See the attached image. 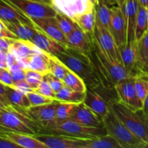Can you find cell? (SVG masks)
I'll list each match as a JSON object with an SVG mask.
<instances>
[{"label":"cell","instance_id":"cell-1","mask_svg":"<svg viewBox=\"0 0 148 148\" xmlns=\"http://www.w3.org/2000/svg\"><path fill=\"white\" fill-rule=\"evenodd\" d=\"M27 109L13 104L0 106L1 130L32 135L43 133V127L31 116Z\"/></svg>","mask_w":148,"mask_h":148},{"label":"cell","instance_id":"cell-2","mask_svg":"<svg viewBox=\"0 0 148 148\" xmlns=\"http://www.w3.org/2000/svg\"><path fill=\"white\" fill-rule=\"evenodd\" d=\"M56 57L70 70L79 75L85 81L88 88L96 89L102 87L89 52L69 46Z\"/></svg>","mask_w":148,"mask_h":148},{"label":"cell","instance_id":"cell-3","mask_svg":"<svg viewBox=\"0 0 148 148\" xmlns=\"http://www.w3.org/2000/svg\"><path fill=\"white\" fill-rule=\"evenodd\" d=\"M109 106L129 130L148 146V127L145 122L142 110L134 111L120 102L117 98L109 101Z\"/></svg>","mask_w":148,"mask_h":148},{"label":"cell","instance_id":"cell-4","mask_svg":"<svg viewBox=\"0 0 148 148\" xmlns=\"http://www.w3.org/2000/svg\"><path fill=\"white\" fill-rule=\"evenodd\" d=\"M43 133L62 134L72 137L90 139L98 138L107 134L104 127H90L70 119L63 121L55 120L43 128Z\"/></svg>","mask_w":148,"mask_h":148},{"label":"cell","instance_id":"cell-5","mask_svg":"<svg viewBox=\"0 0 148 148\" xmlns=\"http://www.w3.org/2000/svg\"><path fill=\"white\" fill-rule=\"evenodd\" d=\"M103 121L107 134L114 137L123 148H148L147 145L132 132L111 108L103 118Z\"/></svg>","mask_w":148,"mask_h":148},{"label":"cell","instance_id":"cell-6","mask_svg":"<svg viewBox=\"0 0 148 148\" xmlns=\"http://www.w3.org/2000/svg\"><path fill=\"white\" fill-rule=\"evenodd\" d=\"M92 49L98 56L104 69L111 77V79L115 84V86L119 82L134 77L124 67L122 64L114 62L106 54V53L101 49L100 45L98 44V41L94 37V34L92 38Z\"/></svg>","mask_w":148,"mask_h":148},{"label":"cell","instance_id":"cell-7","mask_svg":"<svg viewBox=\"0 0 148 148\" xmlns=\"http://www.w3.org/2000/svg\"><path fill=\"white\" fill-rule=\"evenodd\" d=\"M17 7L29 18L55 17L58 10L52 4L33 0H5Z\"/></svg>","mask_w":148,"mask_h":148},{"label":"cell","instance_id":"cell-8","mask_svg":"<svg viewBox=\"0 0 148 148\" xmlns=\"http://www.w3.org/2000/svg\"><path fill=\"white\" fill-rule=\"evenodd\" d=\"M35 137L48 148H83L84 145L90 139L54 133H40Z\"/></svg>","mask_w":148,"mask_h":148},{"label":"cell","instance_id":"cell-9","mask_svg":"<svg viewBox=\"0 0 148 148\" xmlns=\"http://www.w3.org/2000/svg\"><path fill=\"white\" fill-rule=\"evenodd\" d=\"M134 77H130L119 82L115 86L116 98L130 108L140 111L143 108V101L139 98L134 88Z\"/></svg>","mask_w":148,"mask_h":148},{"label":"cell","instance_id":"cell-10","mask_svg":"<svg viewBox=\"0 0 148 148\" xmlns=\"http://www.w3.org/2000/svg\"><path fill=\"white\" fill-rule=\"evenodd\" d=\"M94 37L101 49L113 61L122 64L119 46H117L111 31L108 28L101 25L96 24L94 30Z\"/></svg>","mask_w":148,"mask_h":148},{"label":"cell","instance_id":"cell-11","mask_svg":"<svg viewBox=\"0 0 148 148\" xmlns=\"http://www.w3.org/2000/svg\"><path fill=\"white\" fill-rule=\"evenodd\" d=\"M51 4L73 20L95 7L90 0H51Z\"/></svg>","mask_w":148,"mask_h":148},{"label":"cell","instance_id":"cell-12","mask_svg":"<svg viewBox=\"0 0 148 148\" xmlns=\"http://www.w3.org/2000/svg\"><path fill=\"white\" fill-rule=\"evenodd\" d=\"M121 61L124 67L135 77L142 72L139 64V53L137 40L127 42L126 44L119 47Z\"/></svg>","mask_w":148,"mask_h":148},{"label":"cell","instance_id":"cell-13","mask_svg":"<svg viewBox=\"0 0 148 148\" xmlns=\"http://www.w3.org/2000/svg\"><path fill=\"white\" fill-rule=\"evenodd\" d=\"M69 119L90 127H104L102 117L84 102L75 104Z\"/></svg>","mask_w":148,"mask_h":148},{"label":"cell","instance_id":"cell-14","mask_svg":"<svg viewBox=\"0 0 148 148\" xmlns=\"http://www.w3.org/2000/svg\"><path fill=\"white\" fill-rule=\"evenodd\" d=\"M35 27L46 35L59 41L64 46L69 47L66 36L62 31L55 17L32 18Z\"/></svg>","mask_w":148,"mask_h":148},{"label":"cell","instance_id":"cell-15","mask_svg":"<svg viewBox=\"0 0 148 148\" xmlns=\"http://www.w3.org/2000/svg\"><path fill=\"white\" fill-rule=\"evenodd\" d=\"M109 30L119 47L127 43V20L124 12L118 6L114 7Z\"/></svg>","mask_w":148,"mask_h":148},{"label":"cell","instance_id":"cell-16","mask_svg":"<svg viewBox=\"0 0 148 148\" xmlns=\"http://www.w3.org/2000/svg\"><path fill=\"white\" fill-rule=\"evenodd\" d=\"M30 41L33 42L42 51L51 56H58L64 52L67 48L38 29H37V31Z\"/></svg>","mask_w":148,"mask_h":148},{"label":"cell","instance_id":"cell-17","mask_svg":"<svg viewBox=\"0 0 148 148\" xmlns=\"http://www.w3.org/2000/svg\"><path fill=\"white\" fill-rule=\"evenodd\" d=\"M58 103L59 101L55 100L50 103L31 106L27 110L31 116L44 128L48 124L56 120V110Z\"/></svg>","mask_w":148,"mask_h":148},{"label":"cell","instance_id":"cell-18","mask_svg":"<svg viewBox=\"0 0 148 148\" xmlns=\"http://www.w3.org/2000/svg\"><path fill=\"white\" fill-rule=\"evenodd\" d=\"M83 102L102 118L110 111L108 101L96 89L88 88Z\"/></svg>","mask_w":148,"mask_h":148},{"label":"cell","instance_id":"cell-19","mask_svg":"<svg viewBox=\"0 0 148 148\" xmlns=\"http://www.w3.org/2000/svg\"><path fill=\"white\" fill-rule=\"evenodd\" d=\"M0 20L9 23H21L35 26L31 19L22 12L19 9L10 4L5 0H1Z\"/></svg>","mask_w":148,"mask_h":148},{"label":"cell","instance_id":"cell-20","mask_svg":"<svg viewBox=\"0 0 148 148\" xmlns=\"http://www.w3.org/2000/svg\"><path fill=\"white\" fill-rule=\"evenodd\" d=\"M139 5V0H127L124 7L121 8L125 14L127 20V42L136 40L135 27Z\"/></svg>","mask_w":148,"mask_h":148},{"label":"cell","instance_id":"cell-21","mask_svg":"<svg viewBox=\"0 0 148 148\" xmlns=\"http://www.w3.org/2000/svg\"><path fill=\"white\" fill-rule=\"evenodd\" d=\"M93 35H88L77 24L74 30L66 36L69 46L85 52H89L92 47Z\"/></svg>","mask_w":148,"mask_h":148},{"label":"cell","instance_id":"cell-22","mask_svg":"<svg viewBox=\"0 0 148 148\" xmlns=\"http://www.w3.org/2000/svg\"><path fill=\"white\" fill-rule=\"evenodd\" d=\"M1 134L5 135L9 138L12 139L14 143L18 144L21 147L23 148H48L47 146L43 143L38 140L35 135L25 134V133L17 132L13 131H7L1 130Z\"/></svg>","mask_w":148,"mask_h":148},{"label":"cell","instance_id":"cell-23","mask_svg":"<svg viewBox=\"0 0 148 148\" xmlns=\"http://www.w3.org/2000/svg\"><path fill=\"white\" fill-rule=\"evenodd\" d=\"M10 51L14 53L17 59H26L42 51L30 40L17 38L14 39L11 43Z\"/></svg>","mask_w":148,"mask_h":148},{"label":"cell","instance_id":"cell-24","mask_svg":"<svg viewBox=\"0 0 148 148\" xmlns=\"http://www.w3.org/2000/svg\"><path fill=\"white\" fill-rule=\"evenodd\" d=\"M114 7L109 0H98L95 5L96 24L104 26L109 30Z\"/></svg>","mask_w":148,"mask_h":148},{"label":"cell","instance_id":"cell-25","mask_svg":"<svg viewBox=\"0 0 148 148\" xmlns=\"http://www.w3.org/2000/svg\"><path fill=\"white\" fill-rule=\"evenodd\" d=\"M27 69L37 71L46 75L50 73L49 56L43 51L38 52L27 59Z\"/></svg>","mask_w":148,"mask_h":148},{"label":"cell","instance_id":"cell-26","mask_svg":"<svg viewBox=\"0 0 148 148\" xmlns=\"http://www.w3.org/2000/svg\"><path fill=\"white\" fill-rule=\"evenodd\" d=\"M3 22L5 24V25L18 37V38L23 39V40H30L37 31V29L36 28V27L30 25L21 23Z\"/></svg>","mask_w":148,"mask_h":148},{"label":"cell","instance_id":"cell-27","mask_svg":"<svg viewBox=\"0 0 148 148\" xmlns=\"http://www.w3.org/2000/svg\"><path fill=\"white\" fill-rule=\"evenodd\" d=\"M86 92H78L71 89L66 85L56 93V100L62 102L77 104L83 102Z\"/></svg>","mask_w":148,"mask_h":148},{"label":"cell","instance_id":"cell-28","mask_svg":"<svg viewBox=\"0 0 148 148\" xmlns=\"http://www.w3.org/2000/svg\"><path fill=\"white\" fill-rule=\"evenodd\" d=\"M77 24L84 32L88 35H93L96 25V12L95 7L92 10L83 13L75 19Z\"/></svg>","mask_w":148,"mask_h":148},{"label":"cell","instance_id":"cell-29","mask_svg":"<svg viewBox=\"0 0 148 148\" xmlns=\"http://www.w3.org/2000/svg\"><path fill=\"white\" fill-rule=\"evenodd\" d=\"M83 148H123L122 146L111 136L104 135L98 138L90 139Z\"/></svg>","mask_w":148,"mask_h":148},{"label":"cell","instance_id":"cell-30","mask_svg":"<svg viewBox=\"0 0 148 148\" xmlns=\"http://www.w3.org/2000/svg\"><path fill=\"white\" fill-rule=\"evenodd\" d=\"M148 30V19L147 8L142 5H139L137 21L135 27V39L139 40Z\"/></svg>","mask_w":148,"mask_h":148},{"label":"cell","instance_id":"cell-31","mask_svg":"<svg viewBox=\"0 0 148 148\" xmlns=\"http://www.w3.org/2000/svg\"><path fill=\"white\" fill-rule=\"evenodd\" d=\"M64 82L71 89L78 92H86L88 90L85 81L78 75L69 69L66 76L63 79Z\"/></svg>","mask_w":148,"mask_h":148},{"label":"cell","instance_id":"cell-32","mask_svg":"<svg viewBox=\"0 0 148 148\" xmlns=\"http://www.w3.org/2000/svg\"><path fill=\"white\" fill-rule=\"evenodd\" d=\"M134 88L139 98L144 103L148 95V74L141 72L134 77Z\"/></svg>","mask_w":148,"mask_h":148},{"label":"cell","instance_id":"cell-33","mask_svg":"<svg viewBox=\"0 0 148 148\" xmlns=\"http://www.w3.org/2000/svg\"><path fill=\"white\" fill-rule=\"evenodd\" d=\"M49 56L50 73L59 79H63L69 71V68L56 56H51V55Z\"/></svg>","mask_w":148,"mask_h":148},{"label":"cell","instance_id":"cell-34","mask_svg":"<svg viewBox=\"0 0 148 148\" xmlns=\"http://www.w3.org/2000/svg\"><path fill=\"white\" fill-rule=\"evenodd\" d=\"M55 18L59 24L60 29L66 36H67L77 25V23L73 19L61 12L58 11L57 14L55 16Z\"/></svg>","mask_w":148,"mask_h":148},{"label":"cell","instance_id":"cell-35","mask_svg":"<svg viewBox=\"0 0 148 148\" xmlns=\"http://www.w3.org/2000/svg\"><path fill=\"white\" fill-rule=\"evenodd\" d=\"M137 41L139 53V64L140 69L142 71V67L148 58V30L140 40Z\"/></svg>","mask_w":148,"mask_h":148},{"label":"cell","instance_id":"cell-36","mask_svg":"<svg viewBox=\"0 0 148 148\" xmlns=\"http://www.w3.org/2000/svg\"><path fill=\"white\" fill-rule=\"evenodd\" d=\"M75 105V104L70 103L59 101L56 110V120L63 121L69 119Z\"/></svg>","mask_w":148,"mask_h":148},{"label":"cell","instance_id":"cell-37","mask_svg":"<svg viewBox=\"0 0 148 148\" xmlns=\"http://www.w3.org/2000/svg\"><path fill=\"white\" fill-rule=\"evenodd\" d=\"M27 95L28 97L29 100H30L31 106H40L44 105V104L50 103L53 102V101L56 100L54 98L46 96V95H43V94L40 93V92H37L36 90L28 92L27 94Z\"/></svg>","mask_w":148,"mask_h":148},{"label":"cell","instance_id":"cell-38","mask_svg":"<svg viewBox=\"0 0 148 148\" xmlns=\"http://www.w3.org/2000/svg\"><path fill=\"white\" fill-rule=\"evenodd\" d=\"M43 77H44V75L37 71L30 69H26L25 79L35 90L38 87V85L43 80Z\"/></svg>","mask_w":148,"mask_h":148},{"label":"cell","instance_id":"cell-39","mask_svg":"<svg viewBox=\"0 0 148 148\" xmlns=\"http://www.w3.org/2000/svg\"><path fill=\"white\" fill-rule=\"evenodd\" d=\"M9 70L10 71L11 73L12 77L14 83L20 81L24 80L25 79V74H26V69H24L20 64L17 62L14 63V64L12 65L10 68Z\"/></svg>","mask_w":148,"mask_h":148},{"label":"cell","instance_id":"cell-40","mask_svg":"<svg viewBox=\"0 0 148 148\" xmlns=\"http://www.w3.org/2000/svg\"><path fill=\"white\" fill-rule=\"evenodd\" d=\"M44 77L47 79L49 85L51 87L52 90H53V92H54L55 93L59 92V91L65 85L63 79H59V78L56 77V76L52 75L51 73H49L47 74V75H44Z\"/></svg>","mask_w":148,"mask_h":148},{"label":"cell","instance_id":"cell-41","mask_svg":"<svg viewBox=\"0 0 148 148\" xmlns=\"http://www.w3.org/2000/svg\"><path fill=\"white\" fill-rule=\"evenodd\" d=\"M36 91L43 94V95H46V96L50 97V98L56 99V93L53 92L51 87L49 85V82H48L47 79L45 77H43L42 82H40V85H38V87L36 89Z\"/></svg>","mask_w":148,"mask_h":148},{"label":"cell","instance_id":"cell-42","mask_svg":"<svg viewBox=\"0 0 148 148\" xmlns=\"http://www.w3.org/2000/svg\"><path fill=\"white\" fill-rule=\"evenodd\" d=\"M0 81H1V84L6 85V86H13L14 81H13L9 69L1 68V69H0Z\"/></svg>","mask_w":148,"mask_h":148},{"label":"cell","instance_id":"cell-43","mask_svg":"<svg viewBox=\"0 0 148 148\" xmlns=\"http://www.w3.org/2000/svg\"><path fill=\"white\" fill-rule=\"evenodd\" d=\"M18 144L5 135H0V148H20Z\"/></svg>","mask_w":148,"mask_h":148},{"label":"cell","instance_id":"cell-44","mask_svg":"<svg viewBox=\"0 0 148 148\" xmlns=\"http://www.w3.org/2000/svg\"><path fill=\"white\" fill-rule=\"evenodd\" d=\"M12 88H14L15 89L21 91V92H24V93L27 94L28 92H33V91L36 90L34 88H32L27 82H26L25 79L24 80L20 81V82H17L14 83L13 86Z\"/></svg>","mask_w":148,"mask_h":148},{"label":"cell","instance_id":"cell-45","mask_svg":"<svg viewBox=\"0 0 148 148\" xmlns=\"http://www.w3.org/2000/svg\"><path fill=\"white\" fill-rule=\"evenodd\" d=\"M0 38H7L17 39L18 37L11 31L2 20H0Z\"/></svg>","mask_w":148,"mask_h":148},{"label":"cell","instance_id":"cell-46","mask_svg":"<svg viewBox=\"0 0 148 148\" xmlns=\"http://www.w3.org/2000/svg\"><path fill=\"white\" fill-rule=\"evenodd\" d=\"M14 39L7 38H0V51L8 52L11 43Z\"/></svg>","mask_w":148,"mask_h":148},{"label":"cell","instance_id":"cell-47","mask_svg":"<svg viewBox=\"0 0 148 148\" xmlns=\"http://www.w3.org/2000/svg\"><path fill=\"white\" fill-rule=\"evenodd\" d=\"M0 68L9 69L7 62V52L0 51Z\"/></svg>","mask_w":148,"mask_h":148},{"label":"cell","instance_id":"cell-48","mask_svg":"<svg viewBox=\"0 0 148 148\" xmlns=\"http://www.w3.org/2000/svg\"><path fill=\"white\" fill-rule=\"evenodd\" d=\"M7 62L9 68H10L12 65H13L14 63L17 62V57H16L15 55H14V53H12L11 51H9L8 52H7Z\"/></svg>","mask_w":148,"mask_h":148},{"label":"cell","instance_id":"cell-49","mask_svg":"<svg viewBox=\"0 0 148 148\" xmlns=\"http://www.w3.org/2000/svg\"><path fill=\"white\" fill-rule=\"evenodd\" d=\"M142 112H143L144 116L145 117V118L148 119V95L144 101V103H143V109H142Z\"/></svg>","mask_w":148,"mask_h":148},{"label":"cell","instance_id":"cell-50","mask_svg":"<svg viewBox=\"0 0 148 148\" xmlns=\"http://www.w3.org/2000/svg\"><path fill=\"white\" fill-rule=\"evenodd\" d=\"M114 1H115V2L117 4V6H118V7H119L120 8H122L124 6V4H126L127 0H114Z\"/></svg>","mask_w":148,"mask_h":148},{"label":"cell","instance_id":"cell-51","mask_svg":"<svg viewBox=\"0 0 148 148\" xmlns=\"http://www.w3.org/2000/svg\"><path fill=\"white\" fill-rule=\"evenodd\" d=\"M142 72H145V73L148 74V58L147 61H146V62L144 64L143 67H142Z\"/></svg>","mask_w":148,"mask_h":148},{"label":"cell","instance_id":"cell-52","mask_svg":"<svg viewBox=\"0 0 148 148\" xmlns=\"http://www.w3.org/2000/svg\"><path fill=\"white\" fill-rule=\"evenodd\" d=\"M139 3L143 7H147L148 6V0H139Z\"/></svg>","mask_w":148,"mask_h":148},{"label":"cell","instance_id":"cell-53","mask_svg":"<svg viewBox=\"0 0 148 148\" xmlns=\"http://www.w3.org/2000/svg\"><path fill=\"white\" fill-rule=\"evenodd\" d=\"M33 1H41V2H44V3H47V4H51V0H33Z\"/></svg>","mask_w":148,"mask_h":148},{"label":"cell","instance_id":"cell-54","mask_svg":"<svg viewBox=\"0 0 148 148\" xmlns=\"http://www.w3.org/2000/svg\"><path fill=\"white\" fill-rule=\"evenodd\" d=\"M90 1L91 2H92V4H93L95 6V5H96V4H97V3H98V0H90Z\"/></svg>","mask_w":148,"mask_h":148},{"label":"cell","instance_id":"cell-55","mask_svg":"<svg viewBox=\"0 0 148 148\" xmlns=\"http://www.w3.org/2000/svg\"><path fill=\"white\" fill-rule=\"evenodd\" d=\"M143 117H144V120H145V122L146 125H147V127H148V119L147 118H145V117L144 116V115H143Z\"/></svg>","mask_w":148,"mask_h":148},{"label":"cell","instance_id":"cell-56","mask_svg":"<svg viewBox=\"0 0 148 148\" xmlns=\"http://www.w3.org/2000/svg\"><path fill=\"white\" fill-rule=\"evenodd\" d=\"M146 8H147V19H148V6L146 7Z\"/></svg>","mask_w":148,"mask_h":148}]
</instances>
